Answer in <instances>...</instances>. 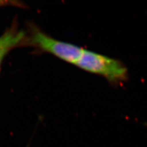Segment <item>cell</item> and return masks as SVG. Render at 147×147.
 Here are the masks:
<instances>
[{"mask_svg":"<svg viewBox=\"0 0 147 147\" xmlns=\"http://www.w3.org/2000/svg\"><path fill=\"white\" fill-rule=\"evenodd\" d=\"M75 65L114 84H122L128 79L127 69L121 61L90 50L84 49Z\"/></svg>","mask_w":147,"mask_h":147,"instance_id":"6da1fadb","label":"cell"},{"mask_svg":"<svg viewBox=\"0 0 147 147\" xmlns=\"http://www.w3.org/2000/svg\"><path fill=\"white\" fill-rule=\"evenodd\" d=\"M30 42L42 51L74 64L80 59L84 50L76 45L54 39L36 28L32 30Z\"/></svg>","mask_w":147,"mask_h":147,"instance_id":"7a4b0ae2","label":"cell"},{"mask_svg":"<svg viewBox=\"0 0 147 147\" xmlns=\"http://www.w3.org/2000/svg\"><path fill=\"white\" fill-rule=\"evenodd\" d=\"M23 31L10 30L0 36V66L6 55L25 38Z\"/></svg>","mask_w":147,"mask_h":147,"instance_id":"3957f363","label":"cell"},{"mask_svg":"<svg viewBox=\"0 0 147 147\" xmlns=\"http://www.w3.org/2000/svg\"><path fill=\"white\" fill-rule=\"evenodd\" d=\"M8 3L9 2L8 1H0V6H2V5H4L6 3Z\"/></svg>","mask_w":147,"mask_h":147,"instance_id":"277c9868","label":"cell"}]
</instances>
